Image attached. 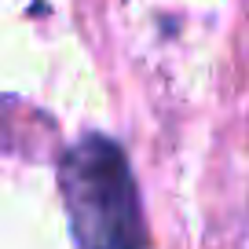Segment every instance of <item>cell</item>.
<instances>
[{
	"mask_svg": "<svg viewBox=\"0 0 249 249\" xmlns=\"http://www.w3.org/2000/svg\"><path fill=\"white\" fill-rule=\"evenodd\" d=\"M62 202L81 249H150L128 158L107 136H85L59 165Z\"/></svg>",
	"mask_w": 249,
	"mask_h": 249,
	"instance_id": "cell-1",
	"label": "cell"
}]
</instances>
